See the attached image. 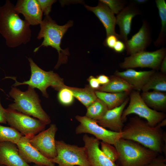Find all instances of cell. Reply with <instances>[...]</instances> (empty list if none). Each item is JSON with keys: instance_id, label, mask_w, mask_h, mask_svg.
<instances>
[{"instance_id": "28", "label": "cell", "mask_w": 166, "mask_h": 166, "mask_svg": "<svg viewBox=\"0 0 166 166\" xmlns=\"http://www.w3.org/2000/svg\"><path fill=\"white\" fill-rule=\"evenodd\" d=\"M87 108L85 116L96 121L101 118L109 110L106 104L98 98Z\"/></svg>"}, {"instance_id": "20", "label": "cell", "mask_w": 166, "mask_h": 166, "mask_svg": "<svg viewBox=\"0 0 166 166\" xmlns=\"http://www.w3.org/2000/svg\"><path fill=\"white\" fill-rule=\"evenodd\" d=\"M0 165L5 166H31L20 156L17 144L10 142H0Z\"/></svg>"}, {"instance_id": "8", "label": "cell", "mask_w": 166, "mask_h": 166, "mask_svg": "<svg viewBox=\"0 0 166 166\" xmlns=\"http://www.w3.org/2000/svg\"><path fill=\"white\" fill-rule=\"evenodd\" d=\"M129 104L123 112L121 119L123 122L131 114H135L144 118L151 126H155L166 119V114L149 107L142 99L140 92L132 90L130 93Z\"/></svg>"}, {"instance_id": "33", "label": "cell", "mask_w": 166, "mask_h": 166, "mask_svg": "<svg viewBox=\"0 0 166 166\" xmlns=\"http://www.w3.org/2000/svg\"><path fill=\"white\" fill-rule=\"evenodd\" d=\"M42 13L45 16L49 15L51 10L52 6L56 2L55 0H37Z\"/></svg>"}, {"instance_id": "10", "label": "cell", "mask_w": 166, "mask_h": 166, "mask_svg": "<svg viewBox=\"0 0 166 166\" xmlns=\"http://www.w3.org/2000/svg\"><path fill=\"white\" fill-rule=\"evenodd\" d=\"M166 49L163 47L153 51L144 50L138 52L125 57L119 66L122 69L141 67L158 70L166 56Z\"/></svg>"}, {"instance_id": "7", "label": "cell", "mask_w": 166, "mask_h": 166, "mask_svg": "<svg viewBox=\"0 0 166 166\" xmlns=\"http://www.w3.org/2000/svg\"><path fill=\"white\" fill-rule=\"evenodd\" d=\"M56 156L51 159L57 166H90L84 147L55 140Z\"/></svg>"}, {"instance_id": "3", "label": "cell", "mask_w": 166, "mask_h": 166, "mask_svg": "<svg viewBox=\"0 0 166 166\" xmlns=\"http://www.w3.org/2000/svg\"><path fill=\"white\" fill-rule=\"evenodd\" d=\"M40 25V30L37 38H43L42 44L35 49L37 52L42 46H51L56 49L58 53V60L55 68H58L61 64L66 62L69 55L68 48L62 49L61 47L62 39L68 29L73 25V22L69 21L65 25H58L49 15L45 16Z\"/></svg>"}, {"instance_id": "32", "label": "cell", "mask_w": 166, "mask_h": 166, "mask_svg": "<svg viewBox=\"0 0 166 166\" xmlns=\"http://www.w3.org/2000/svg\"><path fill=\"white\" fill-rule=\"evenodd\" d=\"M106 5L114 14H117L125 7V2L121 0H100Z\"/></svg>"}, {"instance_id": "35", "label": "cell", "mask_w": 166, "mask_h": 166, "mask_svg": "<svg viewBox=\"0 0 166 166\" xmlns=\"http://www.w3.org/2000/svg\"><path fill=\"white\" fill-rule=\"evenodd\" d=\"M118 37L114 35H110L106 37L104 41L105 45L113 49L117 41L119 39Z\"/></svg>"}, {"instance_id": "31", "label": "cell", "mask_w": 166, "mask_h": 166, "mask_svg": "<svg viewBox=\"0 0 166 166\" xmlns=\"http://www.w3.org/2000/svg\"><path fill=\"white\" fill-rule=\"evenodd\" d=\"M74 97L72 91L68 88L67 86L59 91L58 94V99L60 103L63 105H70L73 103Z\"/></svg>"}, {"instance_id": "5", "label": "cell", "mask_w": 166, "mask_h": 166, "mask_svg": "<svg viewBox=\"0 0 166 166\" xmlns=\"http://www.w3.org/2000/svg\"><path fill=\"white\" fill-rule=\"evenodd\" d=\"M113 146L118 153V166H144L159 154L137 142L122 138Z\"/></svg>"}, {"instance_id": "43", "label": "cell", "mask_w": 166, "mask_h": 166, "mask_svg": "<svg viewBox=\"0 0 166 166\" xmlns=\"http://www.w3.org/2000/svg\"><path fill=\"white\" fill-rule=\"evenodd\" d=\"M0 166H5L4 165H2V166L0 165Z\"/></svg>"}, {"instance_id": "6", "label": "cell", "mask_w": 166, "mask_h": 166, "mask_svg": "<svg viewBox=\"0 0 166 166\" xmlns=\"http://www.w3.org/2000/svg\"><path fill=\"white\" fill-rule=\"evenodd\" d=\"M30 67L31 75L30 79L22 82H18L13 77H9L15 80L13 87L27 85L34 88L39 89L42 95L48 98L49 95L46 92L47 89L49 86L55 90L59 91L61 89L67 86L64 83L63 79L53 71H45L40 68L31 58H28Z\"/></svg>"}, {"instance_id": "12", "label": "cell", "mask_w": 166, "mask_h": 166, "mask_svg": "<svg viewBox=\"0 0 166 166\" xmlns=\"http://www.w3.org/2000/svg\"><path fill=\"white\" fill-rule=\"evenodd\" d=\"M57 130L56 125L51 124L48 129L30 139V143L43 156L53 159L57 155L55 137Z\"/></svg>"}, {"instance_id": "30", "label": "cell", "mask_w": 166, "mask_h": 166, "mask_svg": "<svg viewBox=\"0 0 166 166\" xmlns=\"http://www.w3.org/2000/svg\"><path fill=\"white\" fill-rule=\"evenodd\" d=\"M101 150L104 155L113 162L118 159L119 154L115 147L110 144L101 141Z\"/></svg>"}, {"instance_id": "27", "label": "cell", "mask_w": 166, "mask_h": 166, "mask_svg": "<svg viewBox=\"0 0 166 166\" xmlns=\"http://www.w3.org/2000/svg\"><path fill=\"white\" fill-rule=\"evenodd\" d=\"M150 89L165 92L166 91V75L161 72H155L143 87V92Z\"/></svg>"}, {"instance_id": "23", "label": "cell", "mask_w": 166, "mask_h": 166, "mask_svg": "<svg viewBox=\"0 0 166 166\" xmlns=\"http://www.w3.org/2000/svg\"><path fill=\"white\" fill-rule=\"evenodd\" d=\"M109 77L110 81L107 84L100 86L96 90L110 93H130L133 90L132 86L122 78L114 75L111 76Z\"/></svg>"}, {"instance_id": "9", "label": "cell", "mask_w": 166, "mask_h": 166, "mask_svg": "<svg viewBox=\"0 0 166 166\" xmlns=\"http://www.w3.org/2000/svg\"><path fill=\"white\" fill-rule=\"evenodd\" d=\"M5 117L11 127L29 139L43 131L46 125L39 119L8 108L6 109Z\"/></svg>"}, {"instance_id": "11", "label": "cell", "mask_w": 166, "mask_h": 166, "mask_svg": "<svg viewBox=\"0 0 166 166\" xmlns=\"http://www.w3.org/2000/svg\"><path fill=\"white\" fill-rule=\"evenodd\" d=\"M75 117L80 122L75 129L77 134L84 133L91 134L99 140L113 145L121 138V132L108 130L99 125L96 121L85 116L77 115Z\"/></svg>"}, {"instance_id": "17", "label": "cell", "mask_w": 166, "mask_h": 166, "mask_svg": "<svg viewBox=\"0 0 166 166\" xmlns=\"http://www.w3.org/2000/svg\"><path fill=\"white\" fill-rule=\"evenodd\" d=\"M14 9L18 14L24 16L25 20L30 25L40 24L43 13L37 0H19Z\"/></svg>"}, {"instance_id": "19", "label": "cell", "mask_w": 166, "mask_h": 166, "mask_svg": "<svg viewBox=\"0 0 166 166\" xmlns=\"http://www.w3.org/2000/svg\"><path fill=\"white\" fill-rule=\"evenodd\" d=\"M85 6L88 10L93 12L102 23L105 29L106 37L114 35L120 39L119 34L116 32L115 30L116 17L106 5L99 2L98 5L95 7L86 5Z\"/></svg>"}, {"instance_id": "26", "label": "cell", "mask_w": 166, "mask_h": 166, "mask_svg": "<svg viewBox=\"0 0 166 166\" xmlns=\"http://www.w3.org/2000/svg\"><path fill=\"white\" fill-rule=\"evenodd\" d=\"M155 2L161 26L160 34L154 44L156 46H160L165 44L166 39V2L164 0H156Z\"/></svg>"}, {"instance_id": "37", "label": "cell", "mask_w": 166, "mask_h": 166, "mask_svg": "<svg viewBox=\"0 0 166 166\" xmlns=\"http://www.w3.org/2000/svg\"><path fill=\"white\" fill-rule=\"evenodd\" d=\"M117 53H121L125 49V43L121 40H118L116 42L113 49Z\"/></svg>"}, {"instance_id": "15", "label": "cell", "mask_w": 166, "mask_h": 166, "mask_svg": "<svg viewBox=\"0 0 166 166\" xmlns=\"http://www.w3.org/2000/svg\"><path fill=\"white\" fill-rule=\"evenodd\" d=\"M151 34L149 24L146 21H143L138 31L124 43L127 54L131 55L144 51L151 42Z\"/></svg>"}, {"instance_id": "36", "label": "cell", "mask_w": 166, "mask_h": 166, "mask_svg": "<svg viewBox=\"0 0 166 166\" xmlns=\"http://www.w3.org/2000/svg\"><path fill=\"white\" fill-rule=\"evenodd\" d=\"M88 81L89 84V86L95 90H97L100 87V84L97 78L91 76L88 79Z\"/></svg>"}, {"instance_id": "34", "label": "cell", "mask_w": 166, "mask_h": 166, "mask_svg": "<svg viewBox=\"0 0 166 166\" xmlns=\"http://www.w3.org/2000/svg\"><path fill=\"white\" fill-rule=\"evenodd\" d=\"M166 160L163 156H158L144 166H166Z\"/></svg>"}, {"instance_id": "39", "label": "cell", "mask_w": 166, "mask_h": 166, "mask_svg": "<svg viewBox=\"0 0 166 166\" xmlns=\"http://www.w3.org/2000/svg\"><path fill=\"white\" fill-rule=\"evenodd\" d=\"M6 111V109H4L1 104L0 98V123L6 124L7 123L5 117Z\"/></svg>"}, {"instance_id": "16", "label": "cell", "mask_w": 166, "mask_h": 166, "mask_svg": "<svg viewBox=\"0 0 166 166\" xmlns=\"http://www.w3.org/2000/svg\"><path fill=\"white\" fill-rule=\"evenodd\" d=\"M141 14V12L135 3H132L125 6L117 14L116 24L119 27L120 39L124 43L128 40L133 18Z\"/></svg>"}, {"instance_id": "24", "label": "cell", "mask_w": 166, "mask_h": 166, "mask_svg": "<svg viewBox=\"0 0 166 166\" xmlns=\"http://www.w3.org/2000/svg\"><path fill=\"white\" fill-rule=\"evenodd\" d=\"M130 93H110L96 90L95 91L97 98L106 104L109 110L120 106L128 97Z\"/></svg>"}, {"instance_id": "21", "label": "cell", "mask_w": 166, "mask_h": 166, "mask_svg": "<svg viewBox=\"0 0 166 166\" xmlns=\"http://www.w3.org/2000/svg\"><path fill=\"white\" fill-rule=\"evenodd\" d=\"M155 70L137 71L132 69H128L124 71H116L114 75L119 77L132 86L133 90H142Z\"/></svg>"}, {"instance_id": "13", "label": "cell", "mask_w": 166, "mask_h": 166, "mask_svg": "<svg viewBox=\"0 0 166 166\" xmlns=\"http://www.w3.org/2000/svg\"><path fill=\"white\" fill-rule=\"evenodd\" d=\"M82 140L90 166H118L102 152L99 147L100 142L99 140L87 134L83 136Z\"/></svg>"}, {"instance_id": "42", "label": "cell", "mask_w": 166, "mask_h": 166, "mask_svg": "<svg viewBox=\"0 0 166 166\" xmlns=\"http://www.w3.org/2000/svg\"><path fill=\"white\" fill-rule=\"evenodd\" d=\"M33 166H45L39 165L34 164Z\"/></svg>"}, {"instance_id": "38", "label": "cell", "mask_w": 166, "mask_h": 166, "mask_svg": "<svg viewBox=\"0 0 166 166\" xmlns=\"http://www.w3.org/2000/svg\"><path fill=\"white\" fill-rule=\"evenodd\" d=\"M97 78L100 84L102 85L107 84L110 81L109 77L104 74L99 75Z\"/></svg>"}, {"instance_id": "40", "label": "cell", "mask_w": 166, "mask_h": 166, "mask_svg": "<svg viewBox=\"0 0 166 166\" xmlns=\"http://www.w3.org/2000/svg\"><path fill=\"white\" fill-rule=\"evenodd\" d=\"M160 69L161 73L166 74V56L163 59L160 64Z\"/></svg>"}, {"instance_id": "4", "label": "cell", "mask_w": 166, "mask_h": 166, "mask_svg": "<svg viewBox=\"0 0 166 166\" xmlns=\"http://www.w3.org/2000/svg\"><path fill=\"white\" fill-rule=\"evenodd\" d=\"M9 94L14 99V102L9 105L8 109L32 116L46 125L51 123L50 118L42 109L34 88L28 86L27 90L23 92L15 87H12Z\"/></svg>"}, {"instance_id": "18", "label": "cell", "mask_w": 166, "mask_h": 166, "mask_svg": "<svg viewBox=\"0 0 166 166\" xmlns=\"http://www.w3.org/2000/svg\"><path fill=\"white\" fill-rule=\"evenodd\" d=\"M129 101L128 97L120 106L108 110L104 116L100 119L96 121L100 126L110 130L121 132L124 127L121 116L125 107Z\"/></svg>"}, {"instance_id": "22", "label": "cell", "mask_w": 166, "mask_h": 166, "mask_svg": "<svg viewBox=\"0 0 166 166\" xmlns=\"http://www.w3.org/2000/svg\"><path fill=\"white\" fill-rule=\"evenodd\" d=\"M145 103L150 108L164 113L166 110V93L154 91L143 92L140 94Z\"/></svg>"}, {"instance_id": "2", "label": "cell", "mask_w": 166, "mask_h": 166, "mask_svg": "<svg viewBox=\"0 0 166 166\" xmlns=\"http://www.w3.org/2000/svg\"><path fill=\"white\" fill-rule=\"evenodd\" d=\"M10 0L0 6V34L5 39L6 45L14 48L26 44L30 40V25L20 18Z\"/></svg>"}, {"instance_id": "1", "label": "cell", "mask_w": 166, "mask_h": 166, "mask_svg": "<svg viewBox=\"0 0 166 166\" xmlns=\"http://www.w3.org/2000/svg\"><path fill=\"white\" fill-rule=\"evenodd\" d=\"M121 133L122 138L137 142L159 154L165 152V133L158 124L152 126L135 116L129 119Z\"/></svg>"}, {"instance_id": "41", "label": "cell", "mask_w": 166, "mask_h": 166, "mask_svg": "<svg viewBox=\"0 0 166 166\" xmlns=\"http://www.w3.org/2000/svg\"><path fill=\"white\" fill-rule=\"evenodd\" d=\"M147 0H136L135 2L136 3L139 4H142L146 2H147Z\"/></svg>"}, {"instance_id": "14", "label": "cell", "mask_w": 166, "mask_h": 166, "mask_svg": "<svg viewBox=\"0 0 166 166\" xmlns=\"http://www.w3.org/2000/svg\"><path fill=\"white\" fill-rule=\"evenodd\" d=\"M30 139L22 136L16 144L19 154L22 159L27 164L34 163L42 166H55V164L51 159L42 155L30 143Z\"/></svg>"}, {"instance_id": "25", "label": "cell", "mask_w": 166, "mask_h": 166, "mask_svg": "<svg viewBox=\"0 0 166 166\" xmlns=\"http://www.w3.org/2000/svg\"><path fill=\"white\" fill-rule=\"evenodd\" d=\"M68 88L72 91L74 97L87 108L97 99L95 94V90L89 85H86L84 88L69 86Z\"/></svg>"}, {"instance_id": "29", "label": "cell", "mask_w": 166, "mask_h": 166, "mask_svg": "<svg viewBox=\"0 0 166 166\" xmlns=\"http://www.w3.org/2000/svg\"><path fill=\"white\" fill-rule=\"evenodd\" d=\"M22 136L15 129L0 124V142H10L16 144Z\"/></svg>"}]
</instances>
